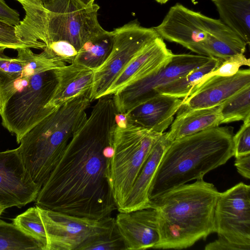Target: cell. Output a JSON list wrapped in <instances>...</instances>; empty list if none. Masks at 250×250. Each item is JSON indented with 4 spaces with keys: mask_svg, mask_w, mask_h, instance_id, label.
I'll list each match as a JSON object with an SVG mask.
<instances>
[{
    "mask_svg": "<svg viewBox=\"0 0 250 250\" xmlns=\"http://www.w3.org/2000/svg\"><path fill=\"white\" fill-rule=\"evenodd\" d=\"M174 54L158 36L147 44L130 61L112 83L104 96L113 95L126 86L159 70Z\"/></svg>",
    "mask_w": 250,
    "mask_h": 250,
    "instance_id": "obj_14",
    "label": "cell"
},
{
    "mask_svg": "<svg viewBox=\"0 0 250 250\" xmlns=\"http://www.w3.org/2000/svg\"><path fill=\"white\" fill-rule=\"evenodd\" d=\"M243 122L239 130L233 136L234 157L250 154V117Z\"/></svg>",
    "mask_w": 250,
    "mask_h": 250,
    "instance_id": "obj_30",
    "label": "cell"
},
{
    "mask_svg": "<svg viewBox=\"0 0 250 250\" xmlns=\"http://www.w3.org/2000/svg\"><path fill=\"white\" fill-rule=\"evenodd\" d=\"M0 20L14 26L21 21L18 12L8 6L4 0H0Z\"/></svg>",
    "mask_w": 250,
    "mask_h": 250,
    "instance_id": "obj_32",
    "label": "cell"
},
{
    "mask_svg": "<svg viewBox=\"0 0 250 250\" xmlns=\"http://www.w3.org/2000/svg\"><path fill=\"white\" fill-rule=\"evenodd\" d=\"M13 223L25 233L39 240L46 247V235L38 207H31L13 219Z\"/></svg>",
    "mask_w": 250,
    "mask_h": 250,
    "instance_id": "obj_25",
    "label": "cell"
},
{
    "mask_svg": "<svg viewBox=\"0 0 250 250\" xmlns=\"http://www.w3.org/2000/svg\"><path fill=\"white\" fill-rule=\"evenodd\" d=\"M231 127L219 126L171 142L156 171L150 201L209 171L234 156Z\"/></svg>",
    "mask_w": 250,
    "mask_h": 250,
    "instance_id": "obj_3",
    "label": "cell"
},
{
    "mask_svg": "<svg viewBox=\"0 0 250 250\" xmlns=\"http://www.w3.org/2000/svg\"><path fill=\"white\" fill-rule=\"evenodd\" d=\"M181 100L173 96L159 94L141 103L125 115L127 123L150 132L162 133L171 125L180 108Z\"/></svg>",
    "mask_w": 250,
    "mask_h": 250,
    "instance_id": "obj_16",
    "label": "cell"
},
{
    "mask_svg": "<svg viewBox=\"0 0 250 250\" xmlns=\"http://www.w3.org/2000/svg\"><path fill=\"white\" fill-rule=\"evenodd\" d=\"M97 100L41 188L36 206L94 219L117 209L107 176L117 112L112 96Z\"/></svg>",
    "mask_w": 250,
    "mask_h": 250,
    "instance_id": "obj_1",
    "label": "cell"
},
{
    "mask_svg": "<svg viewBox=\"0 0 250 250\" xmlns=\"http://www.w3.org/2000/svg\"><path fill=\"white\" fill-rule=\"evenodd\" d=\"M42 50L47 54L69 64L74 62L78 51L71 43L63 40L51 42Z\"/></svg>",
    "mask_w": 250,
    "mask_h": 250,
    "instance_id": "obj_29",
    "label": "cell"
},
{
    "mask_svg": "<svg viewBox=\"0 0 250 250\" xmlns=\"http://www.w3.org/2000/svg\"><path fill=\"white\" fill-rule=\"evenodd\" d=\"M250 65L249 59L247 58L243 54H237L223 60L215 70L206 75L199 83L214 76L223 77L233 76L238 71L242 66H249Z\"/></svg>",
    "mask_w": 250,
    "mask_h": 250,
    "instance_id": "obj_28",
    "label": "cell"
},
{
    "mask_svg": "<svg viewBox=\"0 0 250 250\" xmlns=\"http://www.w3.org/2000/svg\"><path fill=\"white\" fill-rule=\"evenodd\" d=\"M223 60L212 57L202 65L190 71L180 78L155 90L153 97L159 94L184 98L208 74L215 70Z\"/></svg>",
    "mask_w": 250,
    "mask_h": 250,
    "instance_id": "obj_21",
    "label": "cell"
},
{
    "mask_svg": "<svg viewBox=\"0 0 250 250\" xmlns=\"http://www.w3.org/2000/svg\"><path fill=\"white\" fill-rule=\"evenodd\" d=\"M41 188L26 169L18 148L0 151V205L5 209L35 201Z\"/></svg>",
    "mask_w": 250,
    "mask_h": 250,
    "instance_id": "obj_12",
    "label": "cell"
},
{
    "mask_svg": "<svg viewBox=\"0 0 250 250\" xmlns=\"http://www.w3.org/2000/svg\"><path fill=\"white\" fill-rule=\"evenodd\" d=\"M26 47L17 36L15 26L0 20V48L18 49Z\"/></svg>",
    "mask_w": 250,
    "mask_h": 250,
    "instance_id": "obj_31",
    "label": "cell"
},
{
    "mask_svg": "<svg viewBox=\"0 0 250 250\" xmlns=\"http://www.w3.org/2000/svg\"><path fill=\"white\" fill-rule=\"evenodd\" d=\"M115 224L125 250L153 249L159 241L157 212L153 208L119 212Z\"/></svg>",
    "mask_w": 250,
    "mask_h": 250,
    "instance_id": "obj_15",
    "label": "cell"
},
{
    "mask_svg": "<svg viewBox=\"0 0 250 250\" xmlns=\"http://www.w3.org/2000/svg\"><path fill=\"white\" fill-rule=\"evenodd\" d=\"M0 48V91L11 83L21 75L23 64L19 57L10 58Z\"/></svg>",
    "mask_w": 250,
    "mask_h": 250,
    "instance_id": "obj_27",
    "label": "cell"
},
{
    "mask_svg": "<svg viewBox=\"0 0 250 250\" xmlns=\"http://www.w3.org/2000/svg\"><path fill=\"white\" fill-rule=\"evenodd\" d=\"M164 40L179 44L198 55L225 60L244 54L247 43L220 19L208 17L177 3L153 27Z\"/></svg>",
    "mask_w": 250,
    "mask_h": 250,
    "instance_id": "obj_5",
    "label": "cell"
},
{
    "mask_svg": "<svg viewBox=\"0 0 250 250\" xmlns=\"http://www.w3.org/2000/svg\"><path fill=\"white\" fill-rule=\"evenodd\" d=\"M250 85V70L239 69L229 77L214 76L195 85L182 101L177 113L218 106L233 95Z\"/></svg>",
    "mask_w": 250,
    "mask_h": 250,
    "instance_id": "obj_13",
    "label": "cell"
},
{
    "mask_svg": "<svg viewBox=\"0 0 250 250\" xmlns=\"http://www.w3.org/2000/svg\"><path fill=\"white\" fill-rule=\"evenodd\" d=\"M84 5L88 6L94 4L95 0H78Z\"/></svg>",
    "mask_w": 250,
    "mask_h": 250,
    "instance_id": "obj_34",
    "label": "cell"
},
{
    "mask_svg": "<svg viewBox=\"0 0 250 250\" xmlns=\"http://www.w3.org/2000/svg\"><path fill=\"white\" fill-rule=\"evenodd\" d=\"M219 193L203 179L151 200L150 208L156 211L159 234L153 249H186L215 232L214 210Z\"/></svg>",
    "mask_w": 250,
    "mask_h": 250,
    "instance_id": "obj_2",
    "label": "cell"
},
{
    "mask_svg": "<svg viewBox=\"0 0 250 250\" xmlns=\"http://www.w3.org/2000/svg\"><path fill=\"white\" fill-rule=\"evenodd\" d=\"M113 44L105 62L94 70L90 93L91 102L103 97L126 65L149 42L159 36L154 27H145L137 20L112 31Z\"/></svg>",
    "mask_w": 250,
    "mask_h": 250,
    "instance_id": "obj_8",
    "label": "cell"
},
{
    "mask_svg": "<svg viewBox=\"0 0 250 250\" xmlns=\"http://www.w3.org/2000/svg\"><path fill=\"white\" fill-rule=\"evenodd\" d=\"M57 83L50 103L56 109L78 96L89 94L92 86L94 70L77 62L55 69Z\"/></svg>",
    "mask_w": 250,
    "mask_h": 250,
    "instance_id": "obj_18",
    "label": "cell"
},
{
    "mask_svg": "<svg viewBox=\"0 0 250 250\" xmlns=\"http://www.w3.org/2000/svg\"><path fill=\"white\" fill-rule=\"evenodd\" d=\"M234 165L243 177L250 178V154L235 157Z\"/></svg>",
    "mask_w": 250,
    "mask_h": 250,
    "instance_id": "obj_33",
    "label": "cell"
},
{
    "mask_svg": "<svg viewBox=\"0 0 250 250\" xmlns=\"http://www.w3.org/2000/svg\"><path fill=\"white\" fill-rule=\"evenodd\" d=\"M221 116L219 106L189 110L177 113L167 132L172 142L182 137L219 126Z\"/></svg>",
    "mask_w": 250,
    "mask_h": 250,
    "instance_id": "obj_19",
    "label": "cell"
},
{
    "mask_svg": "<svg viewBox=\"0 0 250 250\" xmlns=\"http://www.w3.org/2000/svg\"><path fill=\"white\" fill-rule=\"evenodd\" d=\"M20 76L2 93L0 115L4 127L14 134L19 144L35 125L54 111L50 103L56 86L55 69L39 70L26 61Z\"/></svg>",
    "mask_w": 250,
    "mask_h": 250,
    "instance_id": "obj_6",
    "label": "cell"
},
{
    "mask_svg": "<svg viewBox=\"0 0 250 250\" xmlns=\"http://www.w3.org/2000/svg\"><path fill=\"white\" fill-rule=\"evenodd\" d=\"M222 124L245 121L250 117V85L243 88L219 106Z\"/></svg>",
    "mask_w": 250,
    "mask_h": 250,
    "instance_id": "obj_24",
    "label": "cell"
},
{
    "mask_svg": "<svg viewBox=\"0 0 250 250\" xmlns=\"http://www.w3.org/2000/svg\"><path fill=\"white\" fill-rule=\"evenodd\" d=\"M17 1L19 0H16Z\"/></svg>",
    "mask_w": 250,
    "mask_h": 250,
    "instance_id": "obj_39",
    "label": "cell"
},
{
    "mask_svg": "<svg viewBox=\"0 0 250 250\" xmlns=\"http://www.w3.org/2000/svg\"><path fill=\"white\" fill-rule=\"evenodd\" d=\"M41 1L43 4H46L48 3H49V2L52 1L53 0H40Z\"/></svg>",
    "mask_w": 250,
    "mask_h": 250,
    "instance_id": "obj_36",
    "label": "cell"
},
{
    "mask_svg": "<svg viewBox=\"0 0 250 250\" xmlns=\"http://www.w3.org/2000/svg\"><path fill=\"white\" fill-rule=\"evenodd\" d=\"M212 58L198 54H174L171 60L159 70L112 95L117 113L126 114L138 105L153 97L157 88L202 65Z\"/></svg>",
    "mask_w": 250,
    "mask_h": 250,
    "instance_id": "obj_11",
    "label": "cell"
},
{
    "mask_svg": "<svg viewBox=\"0 0 250 250\" xmlns=\"http://www.w3.org/2000/svg\"><path fill=\"white\" fill-rule=\"evenodd\" d=\"M89 94L61 105L31 128L18 147L33 181L41 188L74 133L86 120Z\"/></svg>",
    "mask_w": 250,
    "mask_h": 250,
    "instance_id": "obj_4",
    "label": "cell"
},
{
    "mask_svg": "<svg viewBox=\"0 0 250 250\" xmlns=\"http://www.w3.org/2000/svg\"><path fill=\"white\" fill-rule=\"evenodd\" d=\"M5 209L0 205V216Z\"/></svg>",
    "mask_w": 250,
    "mask_h": 250,
    "instance_id": "obj_37",
    "label": "cell"
},
{
    "mask_svg": "<svg viewBox=\"0 0 250 250\" xmlns=\"http://www.w3.org/2000/svg\"><path fill=\"white\" fill-rule=\"evenodd\" d=\"M0 250H45L39 240L0 219Z\"/></svg>",
    "mask_w": 250,
    "mask_h": 250,
    "instance_id": "obj_23",
    "label": "cell"
},
{
    "mask_svg": "<svg viewBox=\"0 0 250 250\" xmlns=\"http://www.w3.org/2000/svg\"><path fill=\"white\" fill-rule=\"evenodd\" d=\"M220 20L240 36L250 42V0H211Z\"/></svg>",
    "mask_w": 250,
    "mask_h": 250,
    "instance_id": "obj_20",
    "label": "cell"
},
{
    "mask_svg": "<svg viewBox=\"0 0 250 250\" xmlns=\"http://www.w3.org/2000/svg\"><path fill=\"white\" fill-rule=\"evenodd\" d=\"M37 207L46 233V250H79L91 239L116 226L115 218L110 216L94 219Z\"/></svg>",
    "mask_w": 250,
    "mask_h": 250,
    "instance_id": "obj_9",
    "label": "cell"
},
{
    "mask_svg": "<svg viewBox=\"0 0 250 250\" xmlns=\"http://www.w3.org/2000/svg\"><path fill=\"white\" fill-rule=\"evenodd\" d=\"M171 142L167 132L160 134L135 179L128 197L119 212L131 211L150 208L149 192L161 159Z\"/></svg>",
    "mask_w": 250,
    "mask_h": 250,
    "instance_id": "obj_17",
    "label": "cell"
},
{
    "mask_svg": "<svg viewBox=\"0 0 250 250\" xmlns=\"http://www.w3.org/2000/svg\"><path fill=\"white\" fill-rule=\"evenodd\" d=\"M2 104L1 100V98L0 97V113H1V112L2 111Z\"/></svg>",
    "mask_w": 250,
    "mask_h": 250,
    "instance_id": "obj_38",
    "label": "cell"
},
{
    "mask_svg": "<svg viewBox=\"0 0 250 250\" xmlns=\"http://www.w3.org/2000/svg\"><path fill=\"white\" fill-rule=\"evenodd\" d=\"M160 134L128 123L125 126L116 125L107 176L118 211Z\"/></svg>",
    "mask_w": 250,
    "mask_h": 250,
    "instance_id": "obj_7",
    "label": "cell"
},
{
    "mask_svg": "<svg viewBox=\"0 0 250 250\" xmlns=\"http://www.w3.org/2000/svg\"><path fill=\"white\" fill-rule=\"evenodd\" d=\"M79 250H125V246L116 226L110 231L91 239Z\"/></svg>",
    "mask_w": 250,
    "mask_h": 250,
    "instance_id": "obj_26",
    "label": "cell"
},
{
    "mask_svg": "<svg viewBox=\"0 0 250 250\" xmlns=\"http://www.w3.org/2000/svg\"><path fill=\"white\" fill-rule=\"evenodd\" d=\"M169 0H155V1L161 4H165L167 3Z\"/></svg>",
    "mask_w": 250,
    "mask_h": 250,
    "instance_id": "obj_35",
    "label": "cell"
},
{
    "mask_svg": "<svg viewBox=\"0 0 250 250\" xmlns=\"http://www.w3.org/2000/svg\"><path fill=\"white\" fill-rule=\"evenodd\" d=\"M113 44L112 32L104 30L84 43L78 50L74 62L94 70L106 60L112 50Z\"/></svg>",
    "mask_w": 250,
    "mask_h": 250,
    "instance_id": "obj_22",
    "label": "cell"
},
{
    "mask_svg": "<svg viewBox=\"0 0 250 250\" xmlns=\"http://www.w3.org/2000/svg\"><path fill=\"white\" fill-rule=\"evenodd\" d=\"M215 232L240 250H250V186L240 182L217 197Z\"/></svg>",
    "mask_w": 250,
    "mask_h": 250,
    "instance_id": "obj_10",
    "label": "cell"
}]
</instances>
